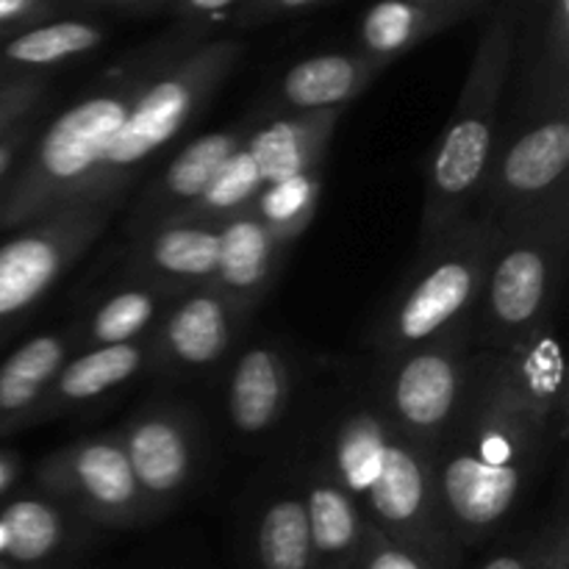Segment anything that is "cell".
Returning a JSON list of instances; mask_svg holds the SVG:
<instances>
[{"mask_svg": "<svg viewBox=\"0 0 569 569\" xmlns=\"http://www.w3.org/2000/svg\"><path fill=\"white\" fill-rule=\"evenodd\" d=\"M567 437V367L556 326L483 350L461 415L433 453L445 520L461 548L492 539Z\"/></svg>", "mask_w": 569, "mask_h": 569, "instance_id": "1", "label": "cell"}, {"mask_svg": "<svg viewBox=\"0 0 569 569\" xmlns=\"http://www.w3.org/2000/svg\"><path fill=\"white\" fill-rule=\"evenodd\" d=\"M569 3H520L515 61L478 217L498 228L569 194Z\"/></svg>", "mask_w": 569, "mask_h": 569, "instance_id": "2", "label": "cell"}, {"mask_svg": "<svg viewBox=\"0 0 569 569\" xmlns=\"http://www.w3.org/2000/svg\"><path fill=\"white\" fill-rule=\"evenodd\" d=\"M214 39L200 28L167 26L111 61L61 114L44 120L26 159L6 183L0 231H17L64 206L100 164L150 81L194 48Z\"/></svg>", "mask_w": 569, "mask_h": 569, "instance_id": "3", "label": "cell"}, {"mask_svg": "<svg viewBox=\"0 0 569 569\" xmlns=\"http://www.w3.org/2000/svg\"><path fill=\"white\" fill-rule=\"evenodd\" d=\"M517 20L520 3H495V9L483 17V31L478 37L459 103L428 159L417 244L428 242L470 214L481 198L498 144L503 98L515 61Z\"/></svg>", "mask_w": 569, "mask_h": 569, "instance_id": "4", "label": "cell"}, {"mask_svg": "<svg viewBox=\"0 0 569 569\" xmlns=\"http://www.w3.org/2000/svg\"><path fill=\"white\" fill-rule=\"evenodd\" d=\"M500 228L467 214L417 248V261L383 303L367 342L378 359L420 348L476 320Z\"/></svg>", "mask_w": 569, "mask_h": 569, "instance_id": "5", "label": "cell"}, {"mask_svg": "<svg viewBox=\"0 0 569 569\" xmlns=\"http://www.w3.org/2000/svg\"><path fill=\"white\" fill-rule=\"evenodd\" d=\"M242 56L244 39L214 37L159 72L139 94L100 164L78 183L64 206H122V198L137 178H142L144 167L203 111Z\"/></svg>", "mask_w": 569, "mask_h": 569, "instance_id": "6", "label": "cell"}, {"mask_svg": "<svg viewBox=\"0 0 569 569\" xmlns=\"http://www.w3.org/2000/svg\"><path fill=\"white\" fill-rule=\"evenodd\" d=\"M569 253V194L500 228L472 333L478 348L511 350L556 326Z\"/></svg>", "mask_w": 569, "mask_h": 569, "instance_id": "7", "label": "cell"}, {"mask_svg": "<svg viewBox=\"0 0 569 569\" xmlns=\"http://www.w3.org/2000/svg\"><path fill=\"white\" fill-rule=\"evenodd\" d=\"M481 348L470 326H461L433 342L378 359L372 398L398 433L437 453L453 431Z\"/></svg>", "mask_w": 569, "mask_h": 569, "instance_id": "8", "label": "cell"}, {"mask_svg": "<svg viewBox=\"0 0 569 569\" xmlns=\"http://www.w3.org/2000/svg\"><path fill=\"white\" fill-rule=\"evenodd\" d=\"M359 509L370 526L428 569H459L465 548L456 542L433 476L431 450L395 431L381 467L361 495Z\"/></svg>", "mask_w": 569, "mask_h": 569, "instance_id": "9", "label": "cell"}, {"mask_svg": "<svg viewBox=\"0 0 569 569\" xmlns=\"http://www.w3.org/2000/svg\"><path fill=\"white\" fill-rule=\"evenodd\" d=\"M120 206L70 203L17 228L0 244V345L81 261Z\"/></svg>", "mask_w": 569, "mask_h": 569, "instance_id": "10", "label": "cell"}, {"mask_svg": "<svg viewBox=\"0 0 569 569\" xmlns=\"http://www.w3.org/2000/svg\"><path fill=\"white\" fill-rule=\"evenodd\" d=\"M37 492L89 526L128 528L156 520L137 487L117 431L92 433L44 456L33 472Z\"/></svg>", "mask_w": 569, "mask_h": 569, "instance_id": "11", "label": "cell"}, {"mask_svg": "<svg viewBox=\"0 0 569 569\" xmlns=\"http://www.w3.org/2000/svg\"><path fill=\"white\" fill-rule=\"evenodd\" d=\"M144 503L161 517L192 487L203 456L200 422L187 406L144 403L117 428Z\"/></svg>", "mask_w": 569, "mask_h": 569, "instance_id": "12", "label": "cell"}, {"mask_svg": "<svg viewBox=\"0 0 569 569\" xmlns=\"http://www.w3.org/2000/svg\"><path fill=\"white\" fill-rule=\"evenodd\" d=\"M250 315L211 283L178 295L150 339V372L176 378L211 372L228 359Z\"/></svg>", "mask_w": 569, "mask_h": 569, "instance_id": "13", "label": "cell"}, {"mask_svg": "<svg viewBox=\"0 0 569 569\" xmlns=\"http://www.w3.org/2000/svg\"><path fill=\"white\" fill-rule=\"evenodd\" d=\"M261 120L264 117L250 109L242 120L192 139L137 200L131 217H128V239L139 237L167 217L187 211L206 192L220 167L248 142Z\"/></svg>", "mask_w": 569, "mask_h": 569, "instance_id": "14", "label": "cell"}, {"mask_svg": "<svg viewBox=\"0 0 569 569\" xmlns=\"http://www.w3.org/2000/svg\"><path fill=\"white\" fill-rule=\"evenodd\" d=\"M220 256V226L192 217H167L131 239L126 276L183 295L209 287Z\"/></svg>", "mask_w": 569, "mask_h": 569, "instance_id": "15", "label": "cell"}, {"mask_svg": "<svg viewBox=\"0 0 569 569\" xmlns=\"http://www.w3.org/2000/svg\"><path fill=\"white\" fill-rule=\"evenodd\" d=\"M387 64L359 48L328 50V53L300 59L283 72L276 87L264 94L256 111L264 120L281 114H309V111L345 109L350 100L365 94Z\"/></svg>", "mask_w": 569, "mask_h": 569, "instance_id": "16", "label": "cell"}, {"mask_svg": "<svg viewBox=\"0 0 569 569\" xmlns=\"http://www.w3.org/2000/svg\"><path fill=\"white\" fill-rule=\"evenodd\" d=\"M292 403V361L278 342L261 339L237 356L226 376V415L244 439L276 431Z\"/></svg>", "mask_w": 569, "mask_h": 569, "instance_id": "17", "label": "cell"}, {"mask_svg": "<svg viewBox=\"0 0 569 569\" xmlns=\"http://www.w3.org/2000/svg\"><path fill=\"white\" fill-rule=\"evenodd\" d=\"M489 0H383L359 17L356 48L381 64H392L437 33L487 17Z\"/></svg>", "mask_w": 569, "mask_h": 569, "instance_id": "18", "label": "cell"}, {"mask_svg": "<svg viewBox=\"0 0 569 569\" xmlns=\"http://www.w3.org/2000/svg\"><path fill=\"white\" fill-rule=\"evenodd\" d=\"M114 37L109 20L87 14L78 0L72 11L42 26L0 39V83L11 81H50V72L83 59L103 48Z\"/></svg>", "mask_w": 569, "mask_h": 569, "instance_id": "19", "label": "cell"}, {"mask_svg": "<svg viewBox=\"0 0 569 569\" xmlns=\"http://www.w3.org/2000/svg\"><path fill=\"white\" fill-rule=\"evenodd\" d=\"M176 298L178 292L172 289L142 281V278L122 276L120 281L100 289L83 306L81 315L67 322L72 333V353L153 337Z\"/></svg>", "mask_w": 569, "mask_h": 569, "instance_id": "20", "label": "cell"}, {"mask_svg": "<svg viewBox=\"0 0 569 569\" xmlns=\"http://www.w3.org/2000/svg\"><path fill=\"white\" fill-rule=\"evenodd\" d=\"M3 556L20 569H56L81 548L92 526L42 492L20 495L0 506Z\"/></svg>", "mask_w": 569, "mask_h": 569, "instance_id": "21", "label": "cell"}, {"mask_svg": "<svg viewBox=\"0 0 569 569\" xmlns=\"http://www.w3.org/2000/svg\"><path fill=\"white\" fill-rule=\"evenodd\" d=\"M150 339L153 337L72 353L26 428L48 426L83 406L98 403L100 398L142 376L144 370H150Z\"/></svg>", "mask_w": 569, "mask_h": 569, "instance_id": "22", "label": "cell"}, {"mask_svg": "<svg viewBox=\"0 0 569 569\" xmlns=\"http://www.w3.org/2000/svg\"><path fill=\"white\" fill-rule=\"evenodd\" d=\"M292 244L281 242L253 211H239L220 226V256L211 287L242 309L253 311L270 295Z\"/></svg>", "mask_w": 569, "mask_h": 569, "instance_id": "23", "label": "cell"}, {"mask_svg": "<svg viewBox=\"0 0 569 569\" xmlns=\"http://www.w3.org/2000/svg\"><path fill=\"white\" fill-rule=\"evenodd\" d=\"M345 109L281 114L261 120L248 137V150L267 183L287 181L326 167L328 144L342 120Z\"/></svg>", "mask_w": 569, "mask_h": 569, "instance_id": "24", "label": "cell"}, {"mask_svg": "<svg viewBox=\"0 0 569 569\" xmlns=\"http://www.w3.org/2000/svg\"><path fill=\"white\" fill-rule=\"evenodd\" d=\"M70 356V326H61L26 339L0 361V439L26 431L28 420Z\"/></svg>", "mask_w": 569, "mask_h": 569, "instance_id": "25", "label": "cell"}, {"mask_svg": "<svg viewBox=\"0 0 569 569\" xmlns=\"http://www.w3.org/2000/svg\"><path fill=\"white\" fill-rule=\"evenodd\" d=\"M395 428L376 403V398L348 400L328 428L326 459L320 461L333 481L359 503L381 467Z\"/></svg>", "mask_w": 569, "mask_h": 569, "instance_id": "26", "label": "cell"}, {"mask_svg": "<svg viewBox=\"0 0 569 569\" xmlns=\"http://www.w3.org/2000/svg\"><path fill=\"white\" fill-rule=\"evenodd\" d=\"M309 517L315 569H353L365 539V515L322 465H311L300 487Z\"/></svg>", "mask_w": 569, "mask_h": 569, "instance_id": "27", "label": "cell"}, {"mask_svg": "<svg viewBox=\"0 0 569 569\" xmlns=\"http://www.w3.org/2000/svg\"><path fill=\"white\" fill-rule=\"evenodd\" d=\"M253 559L259 569H315L300 489H281L264 500L253 522Z\"/></svg>", "mask_w": 569, "mask_h": 569, "instance_id": "28", "label": "cell"}, {"mask_svg": "<svg viewBox=\"0 0 569 569\" xmlns=\"http://www.w3.org/2000/svg\"><path fill=\"white\" fill-rule=\"evenodd\" d=\"M322 198V170L306 176L287 178V181L267 183L253 200L250 211L264 228H270L281 242L295 244L315 220Z\"/></svg>", "mask_w": 569, "mask_h": 569, "instance_id": "29", "label": "cell"}, {"mask_svg": "<svg viewBox=\"0 0 569 569\" xmlns=\"http://www.w3.org/2000/svg\"><path fill=\"white\" fill-rule=\"evenodd\" d=\"M261 189H264V178H261L248 144H242V148L220 167V172L211 178L206 192L200 194L187 211H181V214L176 217H192V220L222 226L226 220L237 217L239 211H248L250 206H253V200L259 198Z\"/></svg>", "mask_w": 569, "mask_h": 569, "instance_id": "30", "label": "cell"}, {"mask_svg": "<svg viewBox=\"0 0 569 569\" xmlns=\"http://www.w3.org/2000/svg\"><path fill=\"white\" fill-rule=\"evenodd\" d=\"M50 103H53V83L44 78L0 83V137L26 117L50 109Z\"/></svg>", "mask_w": 569, "mask_h": 569, "instance_id": "31", "label": "cell"}, {"mask_svg": "<svg viewBox=\"0 0 569 569\" xmlns=\"http://www.w3.org/2000/svg\"><path fill=\"white\" fill-rule=\"evenodd\" d=\"M328 0H242V28H267L281 22H306L322 14Z\"/></svg>", "mask_w": 569, "mask_h": 569, "instance_id": "32", "label": "cell"}, {"mask_svg": "<svg viewBox=\"0 0 569 569\" xmlns=\"http://www.w3.org/2000/svg\"><path fill=\"white\" fill-rule=\"evenodd\" d=\"M72 11V0H0V39Z\"/></svg>", "mask_w": 569, "mask_h": 569, "instance_id": "33", "label": "cell"}, {"mask_svg": "<svg viewBox=\"0 0 569 569\" xmlns=\"http://www.w3.org/2000/svg\"><path fill=\"white\" fill-rule=\"evenodd\" d=\"M353 569H428L420 559L383 537L376 526L365 522V539H361L359 559Z\"/></svg>", "mask_w": 569, "mask_h": 569, "instance_id": "34", "label": "cell"}, {"mask_svg": "<svg viewBox=\"0 0 569 569\" xmlns=\"http://www.w3.org/2000/svg\"><path fill=\"white\" fill-rule=\"evenodd\" d=\"M528 569H569V531L565 511L533 531V550Z\"/></svg>", "mask_w": 569, "mask_h": 569, "instance_id": "35", "label": "cell"}, {"mask_svg": "<svg viewBox=\"0 0 569 569\" xmlns=\"http://www.w3.org/2000/svg\"><path fill=\"white\" fill-rule=\"evenodd\" d=\"M48 111L50 109H42V111H37V114L26 117V120L17 122L11 131H6L3 137H0V187H3V183H9V178L14 176V170L20 167V161L26 159L33 137L39 133L42 122L48 120Z\"/></svg>", "mask_w": 569, "mask_h": 569, "instance_id": "36", "label": "cell"}, {"mask_svg": "<svg viewBox=\"0 0 569 569\" xmlns=\"http://www.w3.org/2000/svg\"><path fill=\"white\" fill-rule=\"evenodd\" d=\"M533 550V533L528 537L509 539L503 548L495 550L487 561H483L478 569H528V561H531Z\"/></svg>", "mask_w": 569, "mask_h": 569, "instance_id": "37", "label": "cell"}, {"mask_svg": "<svg viewBox=\"0 0 569 569\" xmlns=\"http://www.w3.org/2000/svg\"><path fill=\"white\" fill-rule=\"evenodd\" d=\"M22 476V459L14 453V450L0 448V498L14 489L17 478Z\"/></svg>", "mask_w": 569, "mask_h": 569, "instance_id": "38", "label": "cell"}, {"mask_svg": "<svg viewBox=\"0 0 569 569\" xmlns=\"http://www.w3.org/2000/svg\"><path fill=\"white\" fill-rule=\"evenodd\" d=\"M3 198H6V183L0 187V211H3Z\"/></svg>", "mask_w": 569, "mask_h": 569, "instance_id": "39", "label": "cell"}, {"mask_svg": "<svg viewBox=\"0 0 569 569\" xmlns=\"http://www.w3.org/2000/svg\"><path fill=\"white\" fill-rule=\"evenodd\" d=\"M0 569H20V567H11V565H6V561H0Z\"/></svg>", "mask_w": 569, "mask_h": 569, "instance_id": "40", "label": "cell"}]
</instances>
